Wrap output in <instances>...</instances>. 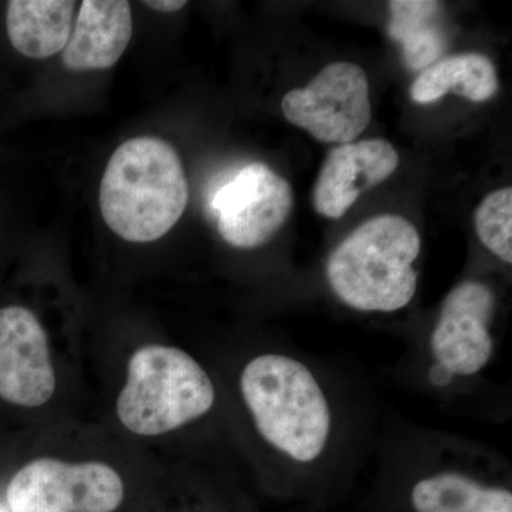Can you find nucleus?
I'll return each mask as SVG.
<instances>
[{
    "instance_id": "nucleus-1",
    "label": "nucleus",
    "mask_w": 512,
    "mask_h": 512,
    "mask_svg": "<svg viewBox=\"0 0 512 512\" xmlns=\"http://www.w3.org/2000/svg\"><path fill=\"white\" fill-rule=\"evenodd\" d=\"M188 194L173 146L156 137L131 138L114 151L101 178V217L120 238L147 244L180 221Z\"/></svg>"
},
{
    "instance_id": "nucleus-2",
    "label": "nucleus",
    "mask_w": 512,
    "mask_h": 512,
    "mask_svg": "<svg viewBox=\"0 0 512 512\" xmlns=\"http://www.w3.org/2000/svg\"><path fill=\"white\" fill-rule=\"evenodd\" d=\"M239 387L269 446L298 464L323 456L332 436V410L305 363L281 353L256 356L242 370Z\"/></svg>"
},
{
    "instance_id": "nucleus-3",
    "label": "nucleus",
    "mask_w": 512,
    "mask_h": 512,
    "mask_svg": "<svg viewBox=\"0 0 512 512\" xmlns=\"http://www.w3.org/2000/svg\"><path fill=\"white\" fill-rule=\"evenodd\" d=\"M419 232L399 215H380L355 229L326 264L332 291L360 312H397L416 295Z\"/></svg>"
},
{
    "instance_id": "nucleus-4",
    "label": "nucleus",
    "mask_w": 512,
    "mask_h": 512,
    "mask_svg": "<svg viewBox=\"0 0 512 512\" xmlns=\"http://www.w3.org/2000/svg\"><path fill=\"white\" fill-rule=\"evenodd\" d=\"M214 403V383L194 357L178 348L147 345L130 357L117 416L131 433L154 437L200 419Z\"/></svg>"
},
{
    "instance_id": "nucleus-5",
    "label": "nucleus",
    "mask_w": 512,
    "mask_h": 512,
    "mask_svg": "<svg viewBox=\"0 0 512 512\" xmlns=\"http://www.w3.org/2000/svg\"><path fill=\"white\" fill-rule=\"evenodd\" d=\"M123 498V480L114 468L56 458L26 464L6 490L12 512H114Z\"/></svg>"
},
{
    "instance_id": "nucleus-6",
    "label": "nucleus",
    "mask_w": 512,
    "mask_h": 512,
    "mask_svg": "<svg viewBox=\"0 0 512 512\" xmlns=\"http://www.w3.org/2000/svg\"><path fill=\"white\" fill-rule=\"evenodd\" d=\"M494 313L493 289L483 282L464 281L448 293L430 336L431 383L444 387L483 372L495 350Z\"/></svg>"
},
{
    "instance_id": "nucleus-7",
    "label": "nucleus",
    "mask_w": 512,
    "mask_h": 512,
    "mask_svg": "<svg viewBox=\"0 0 512 512\" xmlns=\"http://www.w3.org/2000/svg\"><path fill=\"white\" fill-rule=\"evenodd\" d=\"M282 111L320 143H353L372 119L365 70L355 63H330L308 86L286 94Z\"/></svg>"
},
{
    "instance_id": "nucleus-8",
    "label": "nucleus",
    "mask_w": 512,
    "mask_h": 512,
    "mask_svg": "<svg viewBox=\"0 0 512 512\" xmlns=\"http://www.w3.org/2000/svg\"><path fill=\"white\" fill-rule=\"evenodd\" d=\"M293 205L291 185L268 165H245L212 192L208 208L231 247H262L279 231Z\"/></svg>"
},
{
    "instance_id": "nucleus-9",
    "label": "nucleus",
    "mask_w": 512,
    "mask_h": 512,
    "mask_svg": "<svg viewBox=\"0 0 512 512\" xmlns=\"http://www.w3.org/2000/svg\"><path fill=\"white\" fill-rule=\"evenodd\" d=\"M56 392L46 330L23 306L0 309V399L39 407Z\"/></svg>"
},
{
    "instance_id": "nucleus-10",
    "label": "nucleus",
    "mask_w": 512,
    "mask_h": 512,
    "mask_svg": "<svg viewBox=\"0 0 512 512\" xmlns=\"http://www.w3.org/2000/svg\"><path fill=\"white\" fill-rule=\"evenodd\" d=\"M399 165L396 148L386 140L342 144L323 163L313 190V205L323 217L338 220L363 192L390 177Z\"/></svg>"
},
{
    "instance_id": "nucleus-11",
    "label": "nucleus",
    "mask_w": 512,
    "mask_h": 512,
    "mask_svg": "<svg viewBox=\"0 0 512 512\" xmlns=\"http://www.w3.org/2000/svg\"><path fill=\"white\" fill-rule=\"evenodd\" d=\"M131 35L133 18L126 0H84L62 52L64 66L76 72L110 69L126 52Z\"/></svg>"
},
{
    "instance_id": "nucleus-12",
    "label": "nucleus",
    "mask_w": 512,
    "mask_h": 512,
    "mask_svg": "<svg viewBox=\"0 0 512 512\" xmlns=\"http://www.w3.org/2000/svg\"><path fill=\"white\" fill-rule=\"evenodd\" d=\"M413 512H512V491L460 468L420 477L410 490Z\"/></svg>"
},
{
    "instance_id": "nucleus-13",
    "label": "nucleus",
    "mask_w": 512,
    "mask_h": 512,
    "mask_svg": "<svg viewBox=\"0 0 512 512\" xmlns=\"http://www.w3.org/2000/svg\"><path fill=\"white\" fill-rule=\"evenodd\" d=\"M73 0H12L6 10V32L20 55L47 59L63 52L73 30Z\"/></svg>"
},
{
    "instance_id": "nucleus-14",
    "label": "nucleus",
    "mask_w": 512,
    "mask_h": 512,
    "mask_svg": "<svg viewBox=\"0 0 512 512\" xmlns=\"http://www.w3.org/2000/svg\"><path fill=\"white\" fill-rule=\"evenodd\" d=\"M497 92L494 63L480 53H463L439 60L417 76L410 90L413 101L419 104L433 103L448 93L481 103Z\"/></svg>"
},
{
    "instance_id": "nucleus-15",
    "label": "nucleus",
    "mask_w": 512,
    "mask_h": 512,
    "mask_svg": "<svg viewBox=\"0 0 512 512\" xmlns=\"http://www.w3.org/2000/svg\"><path fill=\"white\" fill-rule=\"evenodd\" d=\"M389 36L402 45L410 70H426L439 62L447 47L441 3L431 0H394L389 3Z\"/></svg>"
},
{
    "instance_id": "nucleus-16",
    "label": "nucleus",
    "mask_w": 512,
    "mask_h": 512,
    "mask_svg": "<svg viewBox=\"0 0 512 512\" xmlns=\"http://www.w3.org/2000/svg\"><path fill=\"white\" fill-rule=\"evenodd\" d=\"M478 238L488 251L511 265L512 262V190L491 192L474 215Z\"/></svg>"
},
{
    "instance_id": "nucleus-17",
    "label": "nucleus",
    "mask_w": 512,
    "mask_h": 512,
    "mask_svg": "<svg viewBox=\"0 0 512 512\" xmlns=\"http://www.w3.org/2000/svg\"><path fill=\"white\" fill-rule=\"evenodd\" d=\"M144 5L153 10H157V12L173 13L187 6V2H184V0H160V2L153 0V2H144Z\"/></svg>"
},
{
    "instance_id": "nucleus-18",
    "label": "nucleus",
    "mask_w": 512,
    "mask_h": 512,
    "mask_svg": "<svg viewBox=\"0 0 512 512\" xmlns=\"http://www.w3.org/2000/svg\"><path fill=\"white\" fill-rule=\"evenodd\" d=\"M0 512H5V511L0 510Z\"/></svg>"
}]
</instances>
